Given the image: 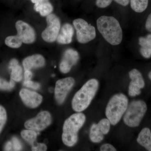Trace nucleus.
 <instances>
[{"instance_id":"7ed1b4c3","label":"nucleus","mask_w":151,"mask_h":151,"mask_svg":"<svg viewBox=\"0 0 151 151\" xmlns=\"http://www.w3.org/2000/svg\"><path fill=\"white\" fill-rule=\"evenodd\" d=\"M86 121L83 113L78 112L70 116L64 122L63 128L62 141L65 145L72 147L78 140V132Z\"/></svg>"},{"instance_id":"aec40b11","label":"nucleus","mask_w":151,"mask_h":151,"mask_svg":"<svg viewBox=\"0 0 151 151\" xmlns=\"http://www.w3.org/2000/svg\"><path fill=\"white\" fill-rule=\"evenodd\" d=\"M131 8L137 13L144 12L148 6L149 0H130Z\"/></svg>"},{"instance_id":"423d86ee","label":"nucleus","mask_w":151,"mask_h":151,"mask_svg":"<svg viewBox=\"0 0 151 151\" xmlns=\"http://www.w3.org/2000/svg\"><path fill=\"white\" fill-rule=\"evenodd\" d=\"M73 25L76 30V37L78 42L85 44L94 40L96 37V30L82 19H77L73 21Z\"/></svg>"},{"instance_id":"393cba45","label":"nucleus","mask_w":151,"mask_h":151,"mask_svg":"<svg viewBox=\"0 0 151 151\" xmlns=\"http://www.w3.org/2000/svg\"><path fill=\"white\" fill-rule=\"evenodd\" d=\"M13 79H11L9 82L4 79L0 78V89L3 90H10L15 86V83Z\"/></svg>"},{"instance_id":"7c9ffc66","label":"nucleus","mask_w":151,"mask_h":151,"mask_svg":"<svg viewBox=\"0 0 151 151\" xmlns=\"http://www.w3.org/2000/svg\"><path fill=\"white\" fill-rule=\"evenodd\" d=\"M100 150L101 151H117L114 146L110 144H103L100 147Z\"/></svg>"},{"instance_id":"f3484780","label":"nucleus","mask_w":151,"mask_h":151,"mask_svg":"<svg viewBox=\"0 0 151 151\" xmlns=\"http://www.w3.org/2000/svg\"><path fill=\"white\" fill-rule=\"evenodd\" d=\"M139 43L141 46L140 52L142 55L146 58L151 57V34H149L146 37L139 38Z\"/></svg>"},{"instance_id":"c756f323","label":"nucleus","mask_w":151,"mask_h":151,"mask_svg":"<svg viewBox=\"0 0 151 151\" xmlns=\"http://www.w3.org/2000/svg\"><path fill=\"white\" fill-rule=\"evenodd\" d=\"M13 147L14 151H20L22 150L21 143L17 138L14 137L12 139Z\"/></svg>"},{"instance_id":"c9c22d12","label":"nucleus","mask_w":151,"mask_h":151,"mask_svg":"<svg viewBox=\"0 0 151 151\" xmlns=\"http://www.w3.org/2000/svg\"><path fill=\"white\" fill-rule=\"evenodd\" d=\"M32 2L34 3V4H36V3H39L45 1L47 0H31Z\"/></svg>"},{"instance_id":"0eeeda50","label":"nucleus","mask_w":151,"mask_h":151,"mask_svg":"<svg viewBox=\"0 0 151 151\" xmlns=\"http://www.w3.org/2000/svg\"><path fill=\"white\" fill-rule=\"evenodd\" d=\"M46 22L47 27L42 33V37L46 42H54L60 30V20L55 14H51L47 17Z\"/></svg>"},{"instance_id":"a878e982","label":"nucleus","mask_w":151,"mask_h":151,"mask_svg":"<svg viewBox=\"0 0 151 151\" xmlns=\"http://www.w3.org/2000/svg\"><path fill=\"white\" fill-rule=\"evenodd\" d=\"M7 121V113L5 109L0 105V133L2 131Z\"/></svg>"},{"instance_id":"a211bd4d","label":"nucleus","mask_w":151,"mask_h":151,"mask_svg":"<svg viewBox=\"0 0 151 151\" xmlns=\"http://www.w3.org/2000/svg\"><path fill=\"white\" fill-rule=\"evenodd\" d=\"M34 9L39 13L42 16L47 17L52 12L53 7L51 3L45 1L35 4L34 6Z\"/></svg>"},{"instance_id":"6ab92c4d","label":"nucleus","mask_w":151,"mask_h":151,"mask_svg":"<svg viewBox=\"0 0 151 151\" xmlns=\"http://www.w3.org/2000/svg\"><path fill=\"white\" fill-rule=\"evenodd\" d=\"M104 135L98 124H92L89 132V138L91 142L94 143H100L104 139Z\"/></svg>"},{"instance_id":"b1692460","label":"nucleus","mask_w":151,"mask_h":151,"mask_svg":"<svg viewBox=\"0 0 151 151\" xmlns=\"http://www.w3.org/2000/svg\"><path fill=\"white\" fill-rule=\"evenodd\" d=\"M103 131L104 135H106L110 132L111 123L108 119H103L100 120L97 124Z\"/></svg>"},{"instance_id":"ddd939ff","label":"nucleus","mask_w":151,"mask_h":151,"mask_svg":"<svg viewBox=\"0 0 151 151\" xmlns=\"http://www.w3.org/2000/svg\"><path fill=\"white\" fill-rule=\"evenodd\" d=\"M45 63L44 58L40 54H35L27 57L22 62L25 70L43 67Z\"/></svg>"},{"instance_id":"4be33fe9","label":"nucleus","mask_w":151,"mask_h":151,"mask_svg":"<svg viewBox=\"0 0 151 151\" xmlns=\"http://www.w3.org/2000/svg\"><path fill=\"white\" fill-rule=\"evenodd\" d=\"M5 42L6 45L13 48H18L20 47L23 42L17 35L10 36L6 38Z\"/></svg>"},{"instance_id":"2f4dec72","label":"nucleus","mask_w":151,"mask_h":151,"mask_svg":"<svg viewBox=\"0 0 151 151\" xmlns=\"http://www.w3.org/2000/svg\"><path fill=\"white\" fill-rule=\"evenodd\" d=\"M146 29L147 30L151 32V13L149 15L146 20Z\"/></svg>"},{"instance_id":"f8f14e48","label":"nucleus","mask_w":151,"mask_h":151,"mask_svg":"<svg viewBox=\"0 0 151 151\" xmlns=\"http://www.w3.org/2000/svg\"><path fill=\"white\" fill-rule=\"evenodd\" d=\"M19 95L25 105L31 108L37 107L42 102L43 99L40 94L26 89L21 90Z\"/></svg>"},{"instance_id":"bb28decb","label":"nucleus","mask_w":151,"mask_h":151,"mask_svg":"<svg viewBox=\"0 0 151 151\" xmlns=\"http://www.w3.org/2000/svg\"><path fill=\"white\" fill-rule=\"evenodd\" d=\"M113 0H96V5L100 8H105L111 4Z\"/></svg>"},{"instance_id":"6e6552de","label":"nucleus","mask_w":151,"mask_h":151,"mask_svg":"<svg viewBox=\"0 0 151 151\" xmlns=\"http://www.w3.org/2000/svg\"><path fill=\"white\" fill-rule=\"evenodd\" d=\"M52 122L51 114L48 111L40 112L35 118L27 120L24 124V127L27 129L35 132H40L45 129Z\"/></svg>"},{"instance_id":"9d476101","label":"nucleus","mask_w":151,"mask_h":151,"mask_svg":"<svg viewBox=\"0 0 151 151\" xmlns=\"http://www.w3.org/2000/svg\"><path fill=\"white\" fill-rule=\"evenodd\" d=\"M16 28L17 35L25 44H30L33 43L36 40L35 31L29 24L21 20L16 23Z\"/></svg>"},{"instance_id":"e433bc0d","label":"nucleus","mask_w":151,"mask_h":151,"mask_svg":"<svg viewBox=\"0 0 151 151\" xmlns=\"http://www.w3.org/2000/svg\"><path fill=\"white\" fill-rule=\"evenodd\" d=\"M148 76L149 78H150V79L151 80V71L150 72V73H149Z\"/></svg>"},{"instance_id":"5701e85b","label":"nucleus","mask_w":151,"mask_h":151,"mask_svg":"<svg viewBox=\"0 0 151 151\" xmlns=\"http://www.w3.org/2000/svg\"><path fill=\"white\" fill-rule=\"evenodd\" d=\"M9 68L12 70L11 79L17 82L21 81L22 78V69L21 66L17 64Z\"/></svg>"},{"instance_id":"f257e3e1","label":"nucleus","mask_w":151,"mask_h":151,"mask_svg":"<svg viewBox=\"0 0 151 151\" xmlns=\"http://www.w3.org/2000/svg\"><path fill=\"white\" fill-rule=\"evenodd\" d=\"M97 29L105 40L113 45H119L123 39V32L119 21L113 17L103 16L97 20Z\"/></svg>"},{"instance_id":"9b49d317","label":"nucleus","mask_w":151,"mask_h":151,"mask_svg":"<svg viewBox=\"0 0 151 151\" xmlns=\"http://www.w3.org/2000/svg\"><path fill=\"white\" fill-rule=\"evenodd\" d=\"M79 58V55L76 50L73 49H68L64 52L60 63V70L63 73H68L72 66L78 62Z\"/></svg>"},{"instance_id":"4468645a","label":"nucleus","mask_w":151,"mask_h":151,"mask_svg":"<svg viewBox=\"0 0 151 151\" xmlns=\"http://www.w3.org/2000/svg\"><path fill=\"white\" fill-rule=\"evenodd\" d=\"M131 81L129 89L133 91H141L145 86V82L141 72L137 69H133L129 73Z\"/></svg>"},{"instance_id":"cd10ccee","label":"nucleus","mask_w":151,"mask_h":151,"mask_svg":"<svg viewBox=\"0 0 151 151\" xmlns=\"http://www.w3.org/2000/svg\"><path fill=\"white\" fill-rule=\"evenodd\" d=\"M24 85L29 88H32L33 89H38L40 88V85L39 83L31 80L25 81L24 83Z\"/></svg>"},{"instance_id":"dca6fc26","label":"nucleus","mask_w":151,"mask_h":151,"mask_svg":"<svg viewBox=\"0 0 151 151\" xmlns=\"http://www.w3.org/2000/svg\"><path fill=\"white\" fill-rule=\"evenodd\" d=\"M137 141L141 146L151 151V132L148 128L143 129L140 132Z\"/></svg>"},{"instance_id":"c85d7f7f","label":"nucleus","mask_w":151,"mask_h":151,"mask_svg":"<svg viewBox=\"0 0 151 151\" xmlns=\"http://www.w3.org/2000/svg\"><path fill=\"white\" fill-rule=\"evenodd\" d=\"M32 150L33 151H45L47 150V147L43 143H36L32 146Z\"/></svg>"},{"instance_id":"f704fd0d","label":"nucleus","mask_w":151,"mask_h":151,"mask_svg":"<svg viewBox=\"0 0 151 151\" xmlns=\"http://www.w3.org/2000/svg\"><path fill=\"white\" fill-rule=\"evenodd\" d=\"M12 142H8L6 144L5 147V150H12Z\"/></svg>"},{"instance_id":"1a4fd4ad","label":"nucleus","mask_w":151,"mask_h":151,"mask_svg":"<svg viewBox=\"0 0 151 151\" xmlns=\"http://www.w3.org/2000/svg\"><path fill=\"white\" fill-rule=\"evenodd\" d=\"M75 80L71 77L59 79L56 81L55 88V97L59 105L64 103L67 94L75 84Z\"/></svg>"},{"instance_id":"f03ea898","label":"nucleus","mask_w":151,"mask_h":151,"mask_svg":"<svg viewBox=\"0 0 151 151\" xmlns=\"http://www.w3.org/2000/svg\"><path fill=\"white\" fill-rule=\"evenodd\" d=\"M99 81L92 78L88 80L76 93L72 101V107L75 112L86 110L91 104L99 88Z\"/></svg>"},{"instance_id":"412c9836","label":"nucleus","mask_w":151,"mask_h":151,"mask_svg":"<svg viewBox=\"0 0 151 151\" xmlns=\"http://www.w3.org/2000/svg\"><path fill=\"white\" fill-rule=\"evenodd\" d=\"M21 134L22 137L31 145L33 146L35 144L37 136L35 131L29 129L23 130Z\"/></svg>"},{"instance_id":"39448f33","label":"nucleus","mask_w":151,"mask_h":151,"mask_svg":"<svg viewBox=\"0 0 151 151\" xmlns=\"http://www.w3.org/2000/svg\"><path fill=\"white\" fill-rule=\"evenodd\" d=\"M147 105L142 100L132 101L124 114V123L129 127H138L147 111Z\"/></svg>"},{"instance_id":"20e7f679","label":"nucleus","mask_w":151,"mask_h":151,"mask_svg":"<svg viewBox=\"0 0 151 151\" xmlns=\"http://www.w3.org/2000/svg\"><path fill=\"white\" fill-rule=\"evenodd\" d=\"M129 104L128 97L123 93L113 95L107 104L105 115L111 125L115 126L120 122L127 111Z\"/></svg>"},{"instance_id":"2eb2a0df","label":"nucleus","mask_w":151,"mask_h":151,"mask_svg":"<svg viewBox=\"0 0 151 151\" xmlns=\"http://www.w3.org/2000/svg\"><path fill=\"white\" fill-rule=\"evenodd\" d=\"M74 34L73 27L68 23H66L63 26L59 32L57 41L60 44L67 45L72 42V38Z\"/></svg>"},{"instance_id":"473e14b6","label":"nucleus","mask_w":151,"mask_h":151,"mask_svg":"<svg viewBox=\"0 0 151 151\" xmlns=\"http://www.w3.org/2000/svg\"><path fill=\"white\" fill-rule=\"evenodd\" d=\"M25 81L31 80L32 77V73L30 70H25L24 72Z\"/></svg>"},{"instance_id":"72a5a7b5","label":"nucleus","mask_w":151,"mask_h":151,"mask_svg":"<svg viewBox=\"0 0 151 151\" xmlns=\"http://www.w3.org/2000/svg\"><path fill=\"white\" fill-rule=\"evenodd\" d=\"M116 2L124 6H126L129 4L130 0H114Z\"/></svg>"}]
</instances>
